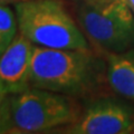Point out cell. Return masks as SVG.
I'll list each match as a JSON object with an SVG mask.
<instances>
[{"instance_id": "cell-1", "label": "cell", "mask_w": 134, "mask_h": 134, "mask_svg": "<svg viewBox=\"0 0 134 134\" xmlns=\"http://www.w3.org/2000/svg\"><path fill=\"white\" fill-rule=\"evenodd\" d=\"M105 64L91 49H56L36 46L30 85L73 97L96 90Z\"/></svg>"}, {"instance_id": "cell-2", "label": "cell", "mask_w": 134, "mask_h": 134, "mask_svg": "<svg viewBox=\"0 0 134 134\" xmlns=\"http://www.w3.org/2000/svg\"><path fill=\"white\" fill-rule=\"evenodd\" d=\"M81 115L75 97L30 87L9 94L0 111V133H39L74 123Z\"/></svg>"}, {"instance_id": "cell-3", "label": "cell", "mask_w": 134, "mask_h": 134, "mask_svg": "<svg viewBox=\"0 0 134 134\" xmlns=\"http://www.w3.org/2000/svg\"><path fill=\"white\" fill-rule=\"evenodd\" d=\"M18 30L34 45L56 49H90L63 0H19L15 2Z\"/></svg>"}, {"instance_id": "cell-4", "label": "cell", "mask_w": 134, "mask_h": 134, "mask_svg": "<svg viewBox=\"0 0 134 134\" xmlns=\"http://www.w3.org/2000/svg\"><path fill=\"white\" fill-rule=\"evenodd\" d=\"M78 21L87 38L107 54L134 47V14L127 0H84Z\"/></svg>"}, {"instance_id": "cell-5", "label": "cell", "mask_w": 134, "mask_h": 134, "mask_svg": "<svg viewBox=\"0 0 134 134\" xmlns=\"http://www.w3.org/2000/svg\"><path fill=\"white\" fill-rule=\"evenodd\" d=\"M69 134H127L134 132V112L112 97L94 99L74 123L64 126Z\"/></svg>"}, {"instance_id": "cell-6", "label": "cell", "mask_w": 134, "mask_h": 134, "mask_svg": "<svg viewBox=\"0 0 134 134\" xmlns=\"http://www.w3.org/2000/svg\"><path fill=\"white\" fill-rule=\"evenodd\" d=\"M34 45L20 32L0 56V84L6 93L18 94L30 88Z\"/></svg>"}, {"instance_id": "cell-7", "label": "cell", "mask_w": 134, "mask_h": 134, "mask_svg": "<svg viewBox=\"0 0 134 134\" xmlns=\"http://www.w3.org/2000/svg\"><path fill=\"white\" fill-rule=\"evenodd\" d=\"M106 79L117 94L134 99V53L107 54Z\"/></svg>"}, {"instance_id": "cell-8", "label": "cell", "mask_w": 134, "mask_h": 134, "mask_svg": "<svg viewBox=\"0 0 134 134\" xmlns=\"http://www.w3.org/2000/svg\"><path fill=\"white\" fill-rule=\"evenodd\" d=\"M18 31L15 10L7 5H0V56L10 46Z\"/></svg>"}, {"instance_id": "cell-9", "label": "cell", "mask_w": 134, "mask_h": 134, "mask_svg": "<svg viewBox=\"0 0 134 134\" xmlns=\"http://www.w3.org/2000/svg\"><path fill=\"white\" fill-rule=\"evenodd\" d=\"M7 93L5 92V90L2 88V86H1V84H0V111H1V108H2V105H3V102H5V99L7 97Z\"/></svg>"}, {"instance_id": "cell-10", "label": "cell", "mask_w": 134, "mask_h": 134, "mask_svg": "<svg viewBox=\"0 0 134 134\" xmlns=\"http://www.w3.org/2000/svg\"><path fill=\"white\" fill-rule=\"evenodd\" d=\"M14 1H16V0H0V5H8V3Z\"/></svg>"}, {"instance_id": "cell-11", "label": "cell", "mask_w": 134, "mask_h": 134, "mask_svg": "<svg viewBox=\"0 0 134 134\" xmlns=\"http://www.w3.org/2000/svg\"><path fill=\"white\" fill-rule=\"evenodd\" d=\"M127 2H129V5H130V7H131V9H132L133 14H134V0H127Z\"/></svg>"}, {"instance_id": "cell-12", "label": "cell", "mask_w": 134, "mask_h": 134, "mask_svg": "<svg viewBox=\"0 0 134 134\" xmlns=\"http://www.w3.org/2000/svg\"><path fill=\"white\" fill-rule=\"evenodd\" d=\"M86 1H93V0H86Z\"/></svg>"}, {"instance_id": "cell-13", "label": "cell", "mask_w": 134, "mask_h": 134, "mask_svg": "<svg viewBox=\"0 0 134 134\" xmlns=\"http://www.w3.org/2000/svg\"><path fill=\"white\" fill-rule=\"evenodd\" d=\"M133 133H134V132H133Z\"/></svg>"}]
</instances>
